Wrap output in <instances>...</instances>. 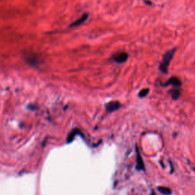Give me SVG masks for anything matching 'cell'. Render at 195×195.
<instances>
[{"label":"cell","instance_id":"1","mask_svg":"<svg viewBox=\"0 0 195 195\" xmlns=\"http://www.w3.org/2000/svg\"><path fill=\"white\" fill-rule=\"evenodd\" d=\"M176 51V48H173L172 50H168L166 53L163 55L162 57V60L159 65V69L161 72H162L163 73H167L168 72V66H169V64L171 63V60H172L174 54Z\"/></svg>","mask_w":195,"mask_h":195},{"label":"cell","instance_id":"2","mask_svg":"<svg viewBox=\"0 0 195 195\" xmlns=\"http://www.w3.org/2000/svg\"><path fill=\"white\" fill-rule=\"evenodd\" d=\"M127 58H128V54L126 52H119V53L114 54L111 57L113 61L118 63H122L125 62L127 60Z\"/></svg>","mask_w":195,"mask_h":195},{"label":"cell","instance_id":"3","mask_svg":"<svg viewBox=\"0 0 195 195\" xmlns=\"http://www.w3.org/2000/svg\"><path fill=\"white\" fill-rule=\"evenodd\" d=\"M121 107V103L118 101H112L110 102H108L105 105V108L107 111L108 112H113L118 109H119Z\"/></svg>","mask_w":195,"mask_h":195},{"label":"cell","instance_id":"4","mask_svg":"<svg viewBox=\"0 0 195 195\" xmlns=\"http://www.w3.org/2000/svg\"><path fill=\"white\" fill-rule=\"evenodd\" d=\"M136 169L137 170H145V165H144V162L143 160H142V158L141 156V154L138 149V148L136 147Z\"/></svg>","mask_w":195,"mask_h":195},{"label":"cell","instance_id":"5","mask_svg":"<svg viewBox=\"0 0 195 195\" xmlns=\"http://www.w3.org/2000/svg\"><path fill=\"white\" fill-rule=\"evenodd\" d=\"M165 86H168V85H173L176 88H179L181 85V80L177 77H171L168 81L164 84Z\"/></svg>","mask_w":195,"mask_h":195},{"label":"cell","instance_id":"6","mask_svg":"<svg viewBox=\"0 0 195 195\" xmlns=\"http://www.w3.org/2000/svg\"><path fill=\"white\" fill-rule=\"evenodd\" d=\"M88 17V14H87V13H85V14H83L82 16L80 18H79L78 20H76L75 21H74L73 23H72L69 26H70V27H76V26H79V25L82 24V23H84L87 20Z\"/></svg>","mask_w":195,"mask_h":195},{"label":"cell","instance_id":"7","mask_svg":"<svg viewBox=\"0 0 195 195\" xmlns=\"http://www.w3.org/2000/svg\"><path fill=\"white\" fill-rule=\"evenodd\" d=\"M169 93L171 94V96L173 100H177L181 95V90L178 88H173L169 91Z\"/></svg>","mask_w":195,"mask_h":195},{"label":"cell","instance_id":"8","mask_svg":"<svg viewBox=\"0 0 195 195\" xmlns=\"http://www.w3.org/2000/svg\"><path fill=\"white\" fill-rule=\"evenodd\" d=\"M158 190L160 193H162L165 195H170L172 194V190L168 187L160 186V187L158 188Z\"/></svg>","mask_w":195,"mask_h":195},{"label":"cell","instance_id":"9","mask_svg":"<svg viewBox=\"0 0 195 195\" xmlns=\"http://www.w3.org/2000/svg\"><path fill=\"white\" fill-rule=\"evenodd\" d=\"M77 133H79V130H78L77 129H74L69 134L68 138H67V142H68V143H70L71 142L73 141V139H74V138H75V135Z\"/></svg>","mask_w":195,"mask_h":195},{"label":"cell","instance_id":"10","mask_svg":"<svg viewBox=\"0 0 195 195\" xmlns=\"http://www.w3.org/2000/svg\"><path fill=\"white\" fill-rule=\"evenodd\" d=\"M149 88H144V89H142L139 93V96L140 98H144L146 97L148 94H149Z\"/></svg>","mask_w":195,"mask_h":195}]
</instances>
